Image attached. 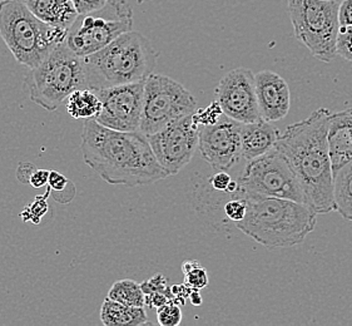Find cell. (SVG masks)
I'll return each instance as SVG.
<instances>
[{
    "label": "cell",
    "mask_w": 352,
    "mask_h": 326,
    "mask_svg": "<svg viewBox=\"0 0 352 326\" xmlns=\"http://www.w3.org/2000/svg\"><path fill=\"white\" fill-rule=\"evenodd\" d=\"M197 111V100L175 79L163 74H151L144 80L141 131L153 135L169 123Z\"/></svg>",
    "instance_id": "cell-9"
},
{
    "label": "cell",
    "mask_w": 352,
    "mask_h": 326,
    "mask_svg": "<svg viewBox=\"0 0 352 326\" xmlns=\"http://www.w3.org/2000/svg\"><path fill=\"white\" fill-rule=\"evenodd\" d=\"M68 30L52 27L30 12L24 0L0 1V36L18 63L34 68L65 42Z\"/></svg>",
    "instance_id": "cell-5"
},
{
    "label": "cell",
    "mask_w": 352,
    "mask_h": 326,
    "mask_svg": "<svg viewBox=\"0 0 352 326\" xmlns=\"http://www.w3.org/2000/svg\"><path fill=\"white\" fill-rule=\"evenodd\" d=\"M50 171L48 170H36L29 180V184L34 188H41L44 184H48L50 181Z\"/></svg>",
    "instance_id": "cell-34"
},
{
    "label": "cell",
    "mask_w": 352,
    "mask_h": 326,
    "mask_svg": "<svg viewBox=\"0 0 352 326\" xmlns=\"http://www.w3.org/2000/svg\"><path fill=\"white\" fill-rule=\"evenodd\" d=\"M142 290L144 291L146 295L155 292V291H166L168 289L167 280L163 276L162 274H157L153 277H151L147 281L141 284Z\"/></svg>",
    "instance_id": "cell-28"
},
{
    "label": "cell",
    "mask_w": 352,
    "mask_h": 326,
    "mask_svg": "<svg viewBox=\"0 0 352 326\" xmlns=\"http://www.w3.org/2000/svg\"><path fill=\"white\" fill-rule=\"evenodd\" d=\"M100 321L104 326L149 325L144 307L128 306L107 298L100 309Z\"/></svg>",
    "instance_id": "cell-19"
},
{
    "label": "cell",
    "mask_w": 352,
    "mask_h": 326,
    "mask_svg": "<svg viewBox=\"0 0 352 326\" xmlns=\"http://www.w3.org/2000/svg\"><path fill=\"white\" fill-rule=\"evenodd\" d=\"M138 3H143V1H146V0H137Z\"/></svg>",
    "instance_id": "cell-37"
},
{
    "label": "cell",
    "mask_w": 352,
    "mask_h": 326,
    "mask_svg": "<svg viewBox=\"0 0 352 326\" xmlns=\"http://www.w3.org/2000/svg\"><path fill=\"white\" fill-rule=\"evenodd\" d=\"M190 303L195 306H201L204 303V298L201 296V292L197 289H193L190 295Z\"/></svg>",
    "instance_id": "cell-36"
},
{
    "label": "cell",
    "mask_w": 352,
    "mask_h": 326,
    "mask_svg": "<svg viewBox=\"0 0 352 326\" xmlns=\"http://www.w3.org/2000/svg\"><path fill=\"white\" fill-rule=\"evenodd\" d=\"M198 131L192 113L169 123L153 135H146L158 162L169 176L177 175L195 156Z\"/></svg>",
    "instance_id": "cell-11"
},
{
    "label": "cell",
    "mask_w": 352,
    "mask_h": 326,
    "mask_svg": "<svg viewBox=\"0 0 352 326\" xmlns=\"http://www.w3.org/2000/svg\"><path fill=\"white\" fill-rule=\"evenodd\" d=\"M237 195L246 199L247 213L236 227L265 248H295L316 227L317 213L305 204L254 193Z\"/></svg>",
    "instance_id": "cell-3"
},
{
    "label": "cell",
    "mask_w": 352,
    "mask_h": 326,
    "mask_svg": "<svg viewBox=\"0 0 352 326\" xmlns=\"http://www.w3.org/2000/svg\"><path fill=\"white\" fill-rule=\"evenodd\" d=\"M34 171H36L34 164H32V163H21L19 167H18V170H16L18 180L21 181V182H24V184H29L30 176H32V173H33Z\"/></svg>",
    "instance_id": "cell-35"
},
{
    "label": "cell",
    "mask_w": 352,
    "mask_h": 326,
    "mask_svg": "<svg viewBox=\"0 0 352 326\" xmlns=\"http://www.w3.org/2000/svg\"><path fill=\"white\" fill-rule=\"evenodd\" d=\"M157 58V50L146 36L127 32L103 50L83 58L87 88L99 91L143 82L155 71Z\"/></svg>",
    "instance_id": "cell-4"
},
{
    "label": "cell",
    "mask_w": 352,
    "mask_h": 326,
    "mask_svg": "<svg viewBox=\"0 0 352 326\" xmlns=\"http://www.w3.org/2000/svg\"><path fill=\"white\" fill-rule=\"evenodd\" d=\"M242 123L222 114L216 123L199 127L198 149L204 161L216 172L232 169L242 157Z\"/></svg>",
    "instance_id": "cell-13"
},
{
    "label": "cell",
    "mask_w": 352,
    "mask_h": 326,
    "mask_svg": "<svg viewBox=\"0 0 352 326\" xmlns=\"http://www.w3.org/2000/svg\"><path fill=\"white\" fill-rule=\"evenodd\" d=\"M24 85L29 100L53 112L74 91L87 88L85 59L60 43L42 63L29 68Z\"/></svg>",
    "instance_id": "cell-6"
},
{
    "label": "cell",
    "mask_w": 352,
    "mask_h": 326,
    "mask_svg": "<svg viewBox=\"0 0 352 326\" xmlns=\"http://www.w3.org/2000/svg\"><path fill=\"white\" fill-rule=\"evenodd\" d=\"M217 102L223 114L240 123L260 121V108L256 94L254 72L248 68H236L219 80L216 88Z\"/></svg>",
    "instance_id": "cell-14"
},
{
    "label": "cell",
    "mask_w": 352,
    "mask_h": 326,
    "mask_svg": "<svg viewBox=\"0 0 352 326\" xmlns=\"http://www.w3.org/2000/svg\"><path fill=\"white\" fill-rule=\"evenodd\" d=\"M231 181H232V178L227 173V171H221L211 178V184L216 191L227 192V188L231 184Z\"/></svg>",
    "instance_id": "cell-32"
},
{
    "label": "cell",
    "mask_w": 352,
    "mask_h": 326,
    "mask_svg": "<svg viewBox=\"0 0 352 326\" xmlns=\"http://www.w3.org/2000/svg\"><path fill=\"white\" fill-rule=\"evenodd\" d=\"M336 50L338 56L352 62V25L340 27Z\"/></svg>",
    "instance_id": "cell-27"
},
{
    "label": "cell",
    "mask_w": 352,
    "mask_h": 326,
    "mask_svg": "<svg viewBox=\"0 0 352 326\" xmlns=\"http://www.w3.org/2000/svg\"><path fill=\"white\" fill-rule=\"evenodd\" d=\"M29 211V220L33 221V216L36 217V224H39L43 215L48 211L45 197H36V202L27 208Z\"/></svg>",
    "instance_id": "cell-31"
},
{
    "label": "cell",
    "mask_w": 352,
    "mask_h": 326,
    "mask_svg": "<svg viewBox=\"0 0 352 326\" xmlns=\"http://www.w3.org/2000/svg\"><path fill=\"white\" fill-rule=\"evenodd\" d=\"M102 100L99 124L120 132H141L144 80L94 91Z\"/></svg>",
    "instance_id": "cell-12"
},
{
    "label": "cell",
    "mask_w": 352,
    "mask_h": 326,
    "mask_svg": "<svg viewBox=\"0 0 352 326\" xmlns=\"http://www.w3.org/2000/svg\"><path fill=\"white\" fill-rule=\"evenodd\" d=\"M254 80L261 118L270 123L283 120L291 107L289 83L280 74L271 71L256 73Z\"/></svg>",
    "instance_id": "cell-15"
},
{
    "label": "cell",
    "mask_w": 352,
    "mask_h": 326,
    "mask_svg": "<svg viewBox=\"0 0 352 326\" xmlns=\"http://www.w3.org/2000/svg\"><path fill=\"white\" fill-rule=\"evenodd\" d=\"M280 132L265 120L254 123H242L241 146L242 157L247 161L262 156L275 149Z\"/></svg>",
    "instance_id": "cell-16"
},
{
    "label": "cell",
    "mask_w": 352,
    "mask_h": 326,
    "mask_svg": "<svg viewBox=\"0 0 352 326\" xmlns=\"http://www.w3.org/2000/svg\"><path fill=\"white\" fill-rule=\"evenodd\" d=\"M0 1H3V0H0Z\"/></svg>",
    "instance_id": "cell-38"
},
{
    "label": "cell",
    "mask_w": 352,
    "mask_h": 326,
    "mask_svg": "<svg viewBox=\"0 0 352 326\" xmlns=\"http://www.w3.org/2000/svg\"><path fill=\"white\" fill-rule=\"evenodd\" d=\"M50 187L54 192H62L68 187V184H71L63 175L58 173L56 171H50Z\"/></svg>",
    "instance_id": "cell-33"
},
{
    "label": "cell",
    "mask_w": 352,
    "mask_h": 326,
    "mask_svg": "<svg viewBox=\"0 0 352 326\" xmlns=\"http://www.w3.org/2000/svg\"><path fill=\"white\" fill-rule=\"evenodd\" d=\"M222 114H223L222 108L219 106V102L214 100L207 108L196 111L193 113V121L197 124L198 127L210 126V124H213V123L219 121Z\"/></svg>",
    "instance_id": "cell-25"
},
{
    "label": "cell",
    "mask_w": 352,
    "mask_h": 326,
    "mask_svg": "<svg viewBox=\"0 0 352 326\" xmlns=\"http://www.w3.org/2000/svg\"><path fill=\"white\" fill-rule=\"evenodd\" d=\"M331 114L327 108H318L309 118L289 124L275 146L296 175L305 205L317 215L333 211V169L327 141Z\"/></svg>",
    "instance_id": "cell-2"
},
{
    "label": "cell",
    "mask_w": 352,
    "mask_h": 326,
    "mask_svg": "<svg viewBox=\"0 0 352 326\" xmlns=\"http://www.w3.org/2000/svg\"><path fill=\"white\" fill-rule=\"evenodd\" d=\"M78 14H87L91 12H96L106 6L108 0H73Z\"/></svg>",
    "instance_id": "cell-29"
},
{
    "label": "cell",
    "mask_w": 352,
    "mask_h": 326,
    "mask_svg": "<svg viewBox=\"0 0 352 326\" xmlns=\"http://www.w3.org/2000/svg\"><path fill=\"white\" fill-rule=\"evenodd\" d=\"M30 12L41 21L56 28H71L78 18L73 0H24Z\"/></svg>",
    "instance_id": "cell-17"
},
{
    "label": "cell",
    "mask_w": 352,
    "mask_h": 326,
    "mask_svg": "<svg viewBox=\"0 0 352 326\" xmlns=\"http://www.w3.org/2000/svg\"><path fill=\"white\" fill-rule=\"evenodd\" d=\"M333 211L352 221V160L333 171Z\"/></svg>",
    "instance_id": "cell-20"
},
{
    "label": "cell",
    "mask_w": 352,
    "mask_h": 326,
    "mask_svg": "<svg viewBox=\"0 0 352 326\" xmlns=\"http://www.w3.org/2000/svg\"><path fill=\"white\" fill-rule=\"evenodd\" d=\"M102 111L98 94L89 89H77L67 98V112L74 120H96Z\"/></svg>",
    "instance_id": "cell-21"
},
{
    "label": "cell",
    "mask_w": 352,
    "mask_h": 326,
    "mask_svg": "<svg viewBox=\"0 0 352 326\" xmlns=\"http://www.w3.org/2000/svg\"><path fill=\"white\" fill-rule=\"evenodd\" d=\"M237 182V193H254L305 204L302 188L296 175L276 147L248 161Z\"/></svg>",
    "instance_id": "cell-10"
},
{
    "label": "cell",
    "mask_w": 352,
    "mask_h": 326,
    "mask_svg": "<svg viewBox=\"0 0 352 326\" xmlns=\"http://www.w3.org/2000/svg\"><path fill=\"white\" fill-rule=\"evenodd\" d=\"M182 272L184 275V283L192 289L201 290L208 286L207 270L196 260H190L182 263Z\"/></svg>",
    "instance_id": "cell-23"
},
{
    "label": "cell",
    "mask_w": 352,
    "mask_h": 326,
    "mask_svg": "<svg viewBox=\"0 0 352 326\" xmlns=\"http://www.w3.org/2000/svg\"><path fill=\"white\" fill-rule=\"evenodd\" d=\"M327 141L333 171L352 160V133L346 111L331 114Z\"/></svg>",
    "instance_id": "cell-18"
},
{
    "label": "cell",
    "mask_w": 352,
    "mask_h": 326,
    "mask_svg": "<svg viewBox=\"0 0 352 326\" xmlns=\"http://www.w3.org/2000/svg\"><path fill=\"white\" fill-rule=\"evenodd\" d=\"M108 298L124 305L137 307L146 306V294L142 290L141 284L131 279H124L114 283L108 291Z\"/></svg>",
    "instance_id": "cell-22"
},
{
    "label": "cell",
    "mask_w": 352,
    "mask_h": 326,
    "mask_svg": "<svg viewBox=\"0 0 352 326\" xmlns=\"http://www.w3.org/2000/svg\"><path fill=\"white\" fill-rule=\"evenodd\" d=\"M289 17L298 42L324 63L338 57V0H287Z\"/></svg>",
    "instance_id": "cell-7"
},
{
    "label": "cell",
    "mask_w": 352,
    "mask_h": 326,
    "mask_svg": "<svg viewBox=\"0 0 352 326\" xmlns=\"http://www.w3.org/2000/svg\"><path fill=\"white\" fill-rule=\"evenodd\" d=\"M247 213L246 199L243 196H236L234 199H230L225 205L226 217L234 224L240 222L245 219Z\"/></svg>",
    "instance_id": "cell-26"
},
{
    "label": "cell",
    "mask_w": 352,
    "mask_h": 326,
    "mask_svg": "<svg viewBox=\"0 0 352 326\" xmlns=\"http://www.w3.org/2000/svg\"><path fill=\"white\" fill-rule=\"evenodd\" d=\"M80 151L85 164L113 186L137 187L169 177L142 132H120L85 120Z\"/></svg>",
    "instance_id": "cell-1"
},
{
    "label": "cell",
    "mask_w": 352,
    "mask_h": 326,
    "mask_svg": "<svg viewBox=\"0 0 352 326\" xmlns=\"http://www.w3.org/2000/svg\"><path fill=\"white\" fill-rule=\"evenodd\" d=\"M132 25L133 10L127 1L108 0L102 9L78 15L68 29L65 43L79 57H88L131 32Z\"/></svg>",
    "instance_id": "cell-8"
},
{
    "label": "cell",
    "mask_w": 352,
    "mask_h": 326,
    "mask_svg": "<svg viewBox=\"0 0 352 326\" xmlns=\"http://www.w3.org/2000/svg\"><path fill=\"white\" fill-rule=\"evenodd\" d=\"M157 320L162 326H177L182 321V310L176 303L169 301L168 304L157 309Z\"/></svg>",
    "instance_id": "cell-24"
},
{
    "label": "cell",
    "mask_w": 352,
    "mask_h": 326,
    "mask_svg": "<svg viewBox=\"0 0 352 326\" xmlns=\"http://www.w3.org/2000/svg\"><path fill=\"white\" fill-rule=\"evenodd\" d=\"M340 27L352 25V0H344L338 8Z\"/></svg>",
    "instance_id": "cell-30"
}]
</instances>
